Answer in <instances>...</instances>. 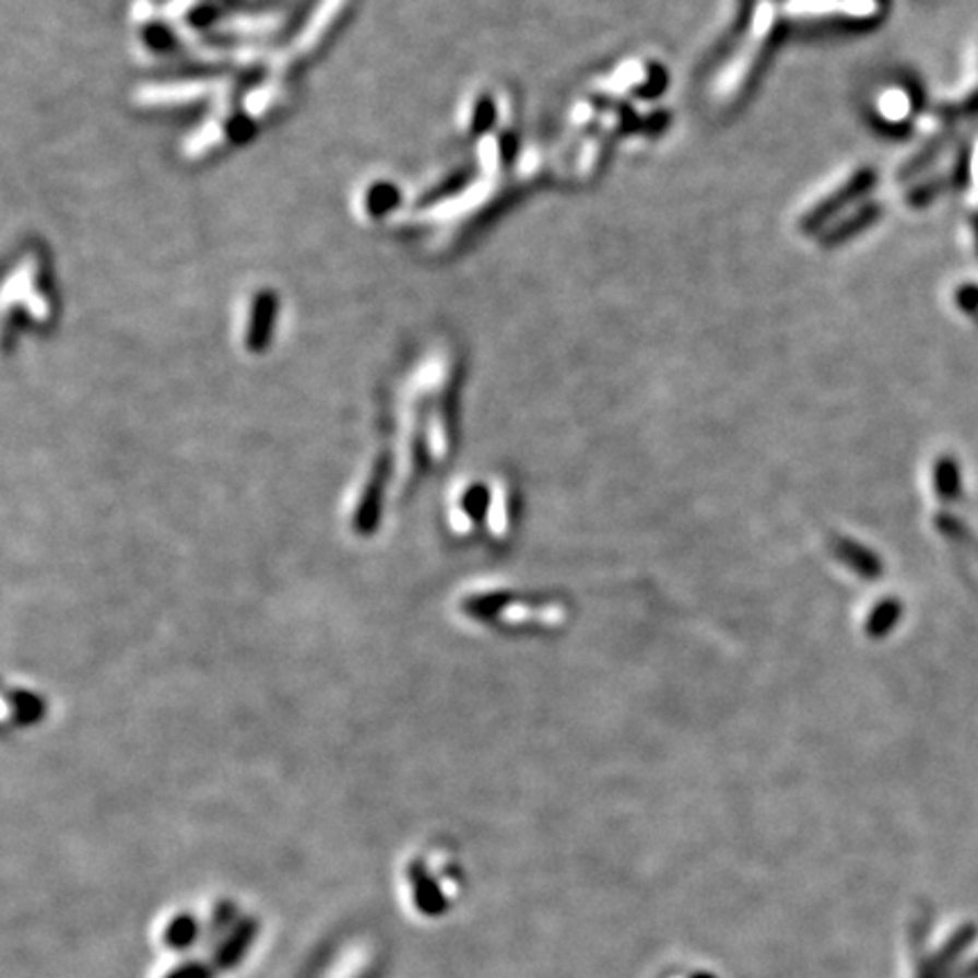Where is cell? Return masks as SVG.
I'll return each mask as SVG.
<instances>
[{
	"label": "cell",
	"instance_id": "cell-1",
	"mask_svg": "<svg viewBox=\"0 0 978 978\" xmlns=\"http://www.w3.org/2000/svg\"><path fill=\"white\" fill-rule=\"evenodd\" d=\"M259 931L257 920H240L236 924V929L225 938V942L220 944V950L215 952V967L217 969H232L234 965L240 963V958L245 956V952L249 950L251 940H255Z\"/></svg>",
	"mask_w": 978,
	"mask_h": 978
},
{
	"label": "cell",
	"instance_id": "cell-2",
	"mask_svg": "<svg viewBox=\"0 0 978 978\" xmlns=\"http://www.w3.org/2000/svg\"><path fill=\"white\" fill-rule=\"evenodd\" d=\"M410 883H413V895H415V904L424 915H441L447 910V899L441 895V891L437 888V883L428 876V872L413 863L408 870Z\"/></svg>",
	"mask_w": 978,
	"mask_h": 978
},
{
	"label": "cell",
	"instance_id": "cell-3",
	"mask_svg": "<svg viewBox=\"0 0 978 978\" xmlns=\"http://www.w3.org/2000/svg\"><path fill=\"white\" fill-rule=\"evenodd\" d=\"M198 935V922L191 915H177V918L166 929V944L173 950H184L191 944Z\"/></svg>",
	"mask_w": 978,
	"mask_h": 978
},
{
	"label": "cell",
	"instance_id": "cell-4",
	"mask_svg": "<svg viewBox=\"0 0 978 978\" xmlns=\"http://www.w3.org/2000/svg\"><path fill=\"white\" fill-rule=\"evenodd\" d=\"M166 978H211V971L200 963H186L175 967Z\"/></svg>",
	"mask_w": 978,
	"mask_h": 978
},
{
	"label": "cell",
	"instance_id": "cell-5",
	"mask_svg": "<svg viewBox=\"0 0 978 978\" xmlns=\"http://www.w3.org/2000/svg\"><path fill=\"white\" fill-rule=\"evenodd\" d=\"M958 304L965 310H976L978 308V288L976 286H965L958 291Z\"/></svg>",
	"mask_w": 978,
	"mask_h": 978
},
{
	"label": "cell",
	"instance_id": "cell-6",
	"mask_svg": "<svg viewBox=\"0 0 978 978\" xmlns=\"http://www.w3.org/2000/svg\"><path fill=\"white\" fill-rule=\"evenodd\" d=\"M954 114H956V116H963V118L976 116V114H978V91L971 93V96H969L967 101H963V103L954 109Z\"/></svg>",
	"mask_w": 978,
	"mask_h": 978
},
{
	"label": "cell",
	"instance_id": "cell-7",
	"mask_svg": "<svg viewBox=\"0 0 978 978\" xmlns=\"http://www.w3.org/2000/svg\"><path fill=\"white\" fill-rule=\"evenodd\" d=\"M696 978H714V976H707V974H698Z\"/></svg>",
	"mask_w": 978,
	"mask_h": 978
},
{
	"label": "cell",
	"instance_id": "cell-8",
	"mask_svg": "<svg viewBox=\"0 0 978 978\" xmlns=\"http://www.w3.org/2000/svg\"><path fill=\"white\" fill-rule=\"evenodd\" d=\"M976 240H978V220H976Z\"/></svg>",
	"mask_w": 978,
	"mask_h": 978
}]
</instances>
